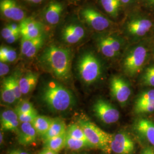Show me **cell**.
I'll list each match as a JSON object with an SVG mask.
<instances>
[{"instance_id":"6da1fadb","label":"cell","mask_w":154,"mask_h":154,"mask_svg":"<svg viewBox=\"0 0 154 154\" xmlns=\"http://www.w3.org/2000/svg\"><path fill=\"white\" fill-rule=\"evenodd\" d=\"M70 49L51 45L44 50L40 57L44 68L61 81H66L70 76L72 66Z\"/></svg>"},{"instance_id":"7a4b0ae2","label":"cell","mask_w":154,"mask_h":154,"mask_svg":"<svg viewBox=\"0 0 154 154\" xmlns=\"http://www.w3.org/2000/svg\"><path fill=\"white\" fill-rule=\"evenodd\" d=\"M41 99L49 109L55 112L65 111L75 104L72 92L55 81L45 85L41 92Z\"/></svg>"},{"instance_id":"3957f363","label":"cell","mask_w":154,"mask_h":154,"mask_svg":"<svg viewBox=\"0 0 154 154\" xmlns=\"http://www.w3.org/2000/svg\"><path fill=\"white\" fill-rule=\"evenodd\" d=\"M78 124L82 127L87 140L93 148L101 149L107 153L111 151L110 145L114 135L103 131L88 120L80 119Z\"/></svg>"},{"instance_id":"277c9868","label":"cell","mask_w":154,"mask_h":154,"mask_svg":"<svg viewBox=\"0 0 154 154\" xmlns=\"http://www.w3.org/2000/svg\"><path fill=\"white\" fill-rule=\"evenodd\" d=\"M77 70L81 79L87 85L96 82L102 74L100 62L91 51H86L81 55L77 63Z\"/></svg>"},{"instance_id":"5b68a950","label":"cell","mask_w":154,"mask_h":154,"mask_svg":"<svg viewBox=\"0 0 154 154\" xmlns=\"http://www.w3.org/2000/svg\"><path fill=\"white\" fill-rule=\"evenodd\" d=\"M147 49L138 46L130 50L123 61V69L129 76H134L142 69L147 58Z\"/></svg>"},{"instance_id":"8992f818","label":"cell","mask_w":154,"mask_h":154,"mask_svg":"<svg viewBox=\"0 0 154 154\" xmlns=\"http://www.w3.org/2000/svg\"><path fill=\"white\" fill-rule=\"evenodd\" d=\"M79 14L88 26L96 31H104L110 26V20L93 8H84Z\"/></svg>"},{"instance_id":"52a82bcc","label":"cell","mask_w":154,"mask_h":154,"mask_svg":"<svg viewBox=\"0 0 154 154\" xmlns=\"http://www.w3.org/2000/svg\"><path fill=\"white\" fill-rule=\"evenodd\" d=\"M93 111L94 116L105 124L114 123L119 119V111L105 99H98L93 105Z\"/></svg>"},{"instance_id":"ba28073f","label":"cell","mask_w":154,"mask_h":154,"mask_svg":"<svg viewBox=\"0 0 154 154\" xmlns=\"http://www.w3.org/2000/svg\"><path fill=\"white\" fill-rule=\"evenodd\" d=\"M110 91L112 97L121 105L126 103L131 94L129 84L123 78L119 76L111 78Z\"/></svg>"},{"instance_id":"9c48e42d","label":"cell","mask_w":154,"mask_h":154,"mask_svg":"<svg viewBox=\"0 0 154 154\" xmlns=\"http://www.w3.org/2000/svg\"><path fill=\"white\" fill-rule=\"evenodd\" d=\"M111 149L116 154H131L135 145L132 139L125 132H119L113 135L110 145Z\"/></svg>"},{"instance_id":"30bf717a","label":"cell","mask_w":154,"mask_h":154,"mask_svg":"<svg viewBox=\"0 0 154 154\" xmlns=\"http://www.w3.org/2000/svg\"><path fill=\"white\" fill-rule=\"evenodd\" d=\"M1 14L6 18L21 22L25 18L26 13L15 0H1Z\"/></svg>"},{"instance_id":"8fae6325","label":"cell","mask_w":154,"mask_h":154,"mask_svg":"<svg viewBox=\"0 0 154 154\" xmlns=\"http://www.w3.org/2000/svg\"><path fill=\"white\" fill-rule=\"evenodd\" d=\"M85 35V30L77 23H70L65 25L61 31L62 40L69 44H75L81 41Z\"/></svg>"},{"instance_id":"7c38bea8","label":"cell","mask_w":154,"mask_h":154,"mask_svg":"<svg viewBox=\"0 0 154 154\" xmlns=\"http://www.w3.org/2000/svg\"><path fill=\"white\" fill-rule=\"evenodd\" d=\"M22 38L34 39L43 35L41 23L32 18H25L19 24Z\"/></svg>"},{"instance_id":"4fadbf2b","label":"cell","mask_w":154,"mask_h":154,"mask_svg":"<svg viewBox=\"0 0 154 154\" xmlns=\"http://www.w3.org/2000/svg\"><path fill=\"white\" fill-rule=\"evenodd\" d=\"M152 22L147 18H138L132 19L127 23V29L128 33L134 36L142 37L151 30Z\"/></svg>"},{"instance_id":"5bb4252c","label":"cell","mask_w":154,"mask_h":154,"mask_svg":"<svg viewBox=\"0 0 154 154\" xmlns=\"http://www.w3.org/2000/svg\"><path fill=\"white\" fill-rule=\"evenodd\" d=\"M63 11V6L61 2L52 1L45 8L44 17L46 22L54 25L60 21Z\"/></svg>"},{"instance_id":"9a60e30c","label":"cell","mask_w":154,"mask_h":154,"mask_svg":"<svg viewBox=\"0 0 154 154\" xmlns=\"http://www.w3.org/2000/svg\"><path fill=\"white\" fill-rule=\"evenodd\" d=\"M18 143L23 146H29L36 142L37 132L32 123H21L17 130Z\"/></svg>"},{"instance_id":"2e32d148","label":"cell","mask_w":154,"mask_h":154,"mask_svg":"<svg viewBox=\"0 0 154 154\" xmlns=\"http://www.w3.org/2000/svg\"><path fill=\"white\" fill-rule=\"evenodd\" d=\"M134 130L149 144L154 146V123L147 119H139L134 125Z\"/></svg>"},{"instance_id":"e0dca14e","label":"cell","mask_w":154,"mask_h":154,"mask_svg":"<svg viewBox=\"0 0 154 154\" xmlns=\"http://www.w3.org/2000/svg\"><path fill=\"white\" fill-rule=\"evenodd\" d=\"M18 116L16 111L6 110L1 114V128L3 131H15L19 128Z\"/></svg>"},{"instance_id":"ac0fdd59","label":"cell","mask_w":154,"mask_h":154,"mask_svg":"<svg viewBox=\"0 0 154 154\" xmlns=\"http://www.w3.org/2000/svg\"><path fill=\"white\" fill-rule=\"evenodd\" d=\"M38 80V74L36 72H29L20 77L19 83L22 94L26 95L31 93L35 88Z\"/></svg>"},{"instance_id":"d6986e66","label":"cell","mask_w":154,"mask_h":154,"mask_svg":"<svg viewBox=\"0 0 154 154\" xmlns=\"http://www.w3.org/2000/svg\"><path fill=\"white\" fill-rule=\"evenodd\" d=\"M66 124L65 122L60 118L53 119L48 131L41 137L44 142L51 138L60 136L66 132Z\"/></svg>"},{"instance_id":"ffe728a7","label":"cell","mask_w":154,"mask_h":154,"mask_svg":"<svg viewBox=\"0 0 154 154\" xmlns=\"http://www.w3.org/2000/svg\"><path fill=\"white\" fill-rule=\"evenodd\" d=\"M53 119L46 116H38L32 123L37 134L42 137L51 126Z\"/></svg>"},{"instance_id":"44dd1931","label":"cell","mask_w":154,"mask_h":154,"mask_svg":"<svg viewBox=\"0 0 154 154\" xmlns=\"http://www.w3.org/2000/svg\"><path fill=\"white\" fill-rule=\"evenodd\" d=\"M66 138L67 134L65 132V134L60 136L51 138L44 142V148L49 149L57 152H58L62 149L66 147Z\"/></svg>"},{"instance_id":"7402d4cb","label":"cell","mask_w":154,"mask_h":154,"mask_svg":"<svg viewBox=\"0 0 154 154\" xmlns=\"http://www.w3.org/2000/svg\"><path fill=\"white\" fill-rule=\"evenodd\" d=\"M1 97L2 101L7 104H13L17 100L16 97L9 82L8 77L3 79L1 88Z\"/></svg>"},{"instance_id":"603a6c76","label":"cell","mask_w":154,"mask_h":154,"mask_svg":"<svg viewBox=\"0 0 154 154\" xmlns=\"http://www.w3.org/2000/svg\"><path fill=\"white\" fill-rule=\"evenodd\" d=\"M101 5L105 11L110 16H118L121 9V0H100Z\"/></svg>"},{"instance_id":"cb8c5ba5","label":"cell","mask_w":154,"mask_h":154,"mask_svg":"<svg viewBox=\"0 0 154 154\" xmlns=\"http://www.w3.org/2000/svg\"><path fill=\"white\" fill-rule=\"evenodd\" d=\"M98 46L101 53L106 57L112 58L117 55L110 44L108 37L99 39L98 41Z\"/></svg>"},{"instance_id":"d4e9b609","label":"cell","mask_w":154,"mask_h":154,"mask_svg":"<svg viewBox=\"0 0 154 154\" xmlns=\"http://www.w3.org/2000/svg\"><path fill=\"white\" fill-rule=\"evenodd\" d=\"M66 147L74 151L79 150L85 148H93L91 144L88 141L71 138L67 135L66 138Z\"/></svg>"},{"instance_id":"484cf974","label":"cell","mask_w":154,"mask_h":154,"mask_svg":"<svg viewBox=\"0 0 154 154\" xmlns=\"http://www.w3.org/2000/svg\"><path fill=\"white\" fill-rule=\"evenodd\" d=\"M17 54L15 49L2 46L0 48V61L5 63H11L17 59Z\"/></svg>"},{"instance_id":"4316f807","label":"cell","mask_w":154,"mask_h":154,"mask_svg":"<svg viewBox=\"0 0 154 154\" xmlns=\"http://www.w3.org/2000/svg\"><path fill=\"white\" fill-rule=\"evenodd\" d=\"M66 134L69 137L71 138L88 141L82 127L78 124L74 123L70 125L67 127Z\"/></svg>"},{"instance_id":"83f0119b","label":"cell","mask_w":154,"mask_h":154,"mask_svg":"<svg viewBox=\"0 0 154 154\" xmlns=\"http://www.w3.org/2000/svg\"><path fill=\"white\" fill-rule=\"evenodd\" d=\"M151 103H154V90H149L141 94L136 100L134 106H138Z\"/></svg>"},{"instance_id":"f1b7e54d","label":"cell","mask_w":154,"mask_h":154,"mask_svg":"<svg viewBox=\"0 0 154 154\" xmlns=\"http://www.w3.org/2000/svg\"><path fill=\"white\" fill-rule=\"evenodd\" d=\"M9 82L11 85L14 94L16 97L17 100L20 99L22 94L20 88L19 79L20 78L17 76L16 75H13L8 77Z\"/></svg>"},{"instance_id":"f546056e","label":"cell","mask_w":154,"mask_h":154,"mask_svg":"<svg viewBox=\"0 0 154 154\" xmlns=\"http://www.w3.org/2000/svg\"><path fill=\"white\" fill-rule=\"evenodd\" d=\"M32 103L27 100H22L17 106L15 111L17 114H23L35 111Z\"/></svg>"},{"instance_id":"4dcf8cb0","label":"cell","mask_w":154,"mask_h":154,"mask_svg":"<svg viewBox=\"0 0 154 154\" xmlns=\"http://www.w3.org/2000/svg\"><path fill=\"white\" fill-rule=\"evenodd\" d=\"M44 42L45 36L43 34L42 35L39 37L37 42L32 47V48L29 51V52L27 53V54L25 55V57L29 58L34 57L37 54L39 50L41 49V48L42 47L43 45L44 44Z\"/></svg>"},{"instance_id":"1f68e13d","label":"cell","mask_w":154,"mask_h":154,"mask_svg":"<svg viewBox=\"0 0 154 154\" xmlns=\"http://www.w3.org/2000/svg\"><path fill=\"white\" fill-rule=\"evenodd\" d=\"M39 37L34 39H25L22 38L21 41V52L22 55L25 56L27 54L29 51L37 42Z\"/></svg>"},{"instance_id":"d6a6232c","label":"cell","mask_w":154,"mask_h":154,"mask_svg":"<svg viewBox=\"0 0 154 154\" xmlns=\"http://www.w3.org/2000/svg\"><path fill=\"white\" fill-rule=\"evenodd\" d=\"M143 82L149 86H154V66L148 67L143 74Z\"/></svg>"},{"instance_id":"836d02e7","label":"cell","mask_w":154,"mask_h":154,"mask_svg":"<svg viewBox=\"0 0 154 154\" xmlns=\"http://www.w3.org/2000/svg\"><path fill=\"white\" fill-rule=\"evenodd\" d=\"M19 121L21 123H32L35 118L38 116L37 111L23 114H17Z\"/></svg>"},{"instance_id":"e575fe53","label":"cell","mask_w":154,"mask_h":154,"mask_svg":"<svg viewBox=\"0 0 154 154\" xmlns=\"http://www.w3.org/2000/svg\"><path fill=\"white\" fill-rule=\"evenodd\" d=\"M154 111V103L134 106V111L137 114L149 113Z\"/></svg>"},{"instance_id":"d590c367","label":"cell","mask_w":154,"mask_h":154,"mask_svg":"<svg viewBox=\"0 0 154 154\" xmlns=\"http://www.w3.org/2000/svg\"><path fill=\"white\" fill-rule=\"evenodd\" d=\"M109 40L110 41V44L111 45L114 50L115 51L116 53L118 54L121 48V42L119 39L112 37V36H109L108 37Z\"/></svg>"},{"instance_id":"8d00e7d4","label":"cell","mask_w":154,"mask_h":154,"mask_svg":"<svg viewBox=\"0 0 154 154\" xmlns=\"http://www.w3.org/2000/svg\"><path fill=\"white\" fill-rule=\"evenodd\" d=\"M15 34H20V33L14 32V30L11 28V26H10V25H8L6 26L5 27L3 28L1 32L2 37L5 40L6 39L9 38L10 37H11L12 35Z\"/></svg>"},{"instance_id":"74e56055","label":"cell","mask_w":154,"mask_h":154,"mask_svg":"<svg viewBox=\"0 0 154 154\" xmlns=\"http://www.w3.org/2000/svg\"><path fill=\"white\" fill-rule=\"evenodd\" d=\"M9 67L5 63L1 62H0V76L1 77H4L9 72Z\"/></svg>"},{"instance_id":"f35d334b","label":"cell","mask_w":154,"mask_h":154,"mask_svg":"<svg viewBox=\"0 0 154 154\" xmlns=\"http://www.w3.org/2000/svg\"><path fill=\"white\" fill-rule=\"evenodd\" d=\"M20 37H21L20 34H13V35H11V37H10L9 38L6 39L5 40L6 42L7 43L9 44H13L14 42H15L16 41H17Z\"/></svg>"},{"instance_id":"ab89813d","label":"cell","mask_w":154,"mask_h":154,"mask_svg":"<svg viewBox=\"0 0 154 154\" xmlns=\"http://www.w3.org/2000/svg\"><path fill=\"white\" fill-rule=\"evenodd\" d=\"M38 154H58V152H55L53 150H51L49 149L44 148L42 149Z\"/></svg>"},{"instance_id":"60d3db41","label":"cell","mask_w":154,"mask_h":154,"mask_svg":"<svg viewBox=\"0 0 154 154\" xmlns=\"http://www.w3.org/2000/svg\"><path fill=\"white\" fill-rule=\"evenodd\" d=\"M141 154H154V149L149 147H146L142 151Z\"/></svg>"},{"instance_id":"b9f144b4","label":"cell","mask_w":154,"mask_h":154,"mask_svg":"<svg viewBox=\"0 0 154 154\" xmlns=\"http://www.w3.org/2000/svg\"><path fill=\"white\" fill-rule=\"evenodd\" d=\"M9 154H29L28 152L20 149H14L11 151Z\"/></svg>"},{"instance_id":"7bdbcfd3","label":"cell","mask_w":154,"mask_h":154,"mask_svg":"<svg viewBox=\"0 0 154 154\" xmlns=\"http://www.w3.org/2000/svg\"><path fill=\"white\" fill-rule=\"evenodd\" d=\"M27 2L32 3V4H39L41 2H42L44 0H25Z\"/></svg>"},{"instance_id":"ee69618b","label":"cell","mask_w":154,"mask_h":154,"mask_svg":"<svg viewBox=\"0 0 154 154\" xmlns=\"http://www.w3.org/2000/svg\"><path fill=\"white\" fill-rule=\"evenodd\" d=\"M121 1L122 4L126 5V4H130L132 1V0H121Z\"/></svg>"},{"instance_id":"f6af8a7d","label":"cell","mask_w":154,"mask_h":154,"mask_svg":"<svg viewBox=\"0 0 154 154\" xmlns=\"http://www.w3.org/2000/svg\"><path fill=\"white\" fill-rule=\"evenodd\" d=\"M0 139H1V140H0V142H1V144H2V143H3V141H4V134H3V133L2 132H1V135H0Z\"/></svg>"},{"instance_id":"bcb514c9","label":"cell","mask_w":154,"mask_h":154,"mask_svg":"<svg viewBox=\"0 0 154 154\" xmlns=\"http://www.w3.org/2000/svg\"><path fill=\"white\" fill-rule=\"evenodd\" d=\"M149 4L154 6V0H146Z\"/></svg>"},{"instance_id":"7dc6e473","label":"cell","mask_w":154,"mask_h":154,"mask_svg":"<svg viewBox=\"0 0 154 154\" xmlns=\"http://www.w3.org/2000/svg\"></svg>"}]
</instances>
